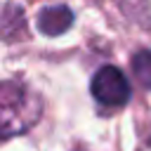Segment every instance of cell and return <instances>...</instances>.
I'll use <instances>...</instances> for the list:
<instances>
[{"instance_id": "obj_4", "label": "cell", "mask_w": 151, "mask_h": 151, "mask_svg": "<svg viewBox=\"0 0 151 151\" xmlns=\"http://www.w3.org/2000/svg\"><path fill=\"white\" fill-rule=\"evenodd\" d=\"M132 73L142 87H151V52L142 50L132 57Z\"/></svg>"}, {"instance_id": "obj_1", "label": "cell", "mask_w": 151, "mask_h": 151, "mask_svg": "<svg viewBox=\"0 0 151 151\" xmlns=\"http://www.w3.org/2000/svg\"><path fill=\"white\" fill-rule=\"evenodd\" d=\"M40 118L38 94L17 80H0V139L26 132Z\"/></svg>"}, {"instance_id": "obj_2", "label": "cell", "mask_w": 151, "mask_h": 151, "mask_svg": "<svg viewBox=\"0 0 151 151\" xmlns=\"http://www.w3.org/2000/svg\"><path fill=\"white\" fill-rule=\"evenodd\" d=\"M94 99L104 106H123L130 99V83L116 66H101L90 85Z\"/></svg>"}, {"instance_id": "obj_3", "label": "cell", "mask_w": 151, "mask_h": 151, "mask_svg": "<svg viewBox=\"0 0 151 151\" xmlns=\"http://www.w3.org/2000/svg\"><path fill=\"white\" fill-rule=\"evenodd\" d=\"M73 24V14L68 7L64 5H54V7H45L38 14V28L45 35H61L71 28Z\"/></svg>"}]
</instances>
